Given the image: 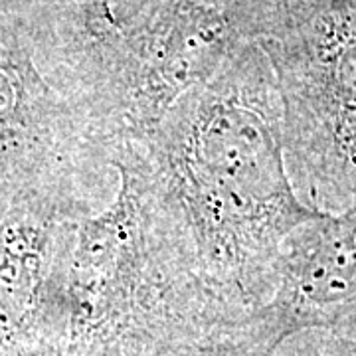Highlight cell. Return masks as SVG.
I'll use <instances>...</instances> for the list:
<instances>
[{"label": "cell", "mask_w": 356, "mask_h": 356, "mask_svg": "<svg viewBox=\"0 0 356 356\" xmlns=\"http://www.w3.org/2000/svg\"><path fill=\"white\" fill-rule=\"evenodd\" d=\"M113 166L140 192L161 238L222 311L266 305L281 245L321 212L299 200L283 147L277 81L259 42L184 91Z\"/></svg>", "instance_id": "cell-1"}, {"label": "cell", "mask_w": 356, "mask_h": 356, "mask_svg": "<svg viewBox=\"0 0 356 356\" xmlns=\"http://www.w3.org/2000/svg\"><path fill=\"white\" fill-rule=\"evenodd\" d=\"M56 88L113 143L137 140L257 36L255 0H28Z\"/></svg>", "instance_id": "cell-2"}, {"label": "cell", "mask_w": 356, "mask_h": 356, "mask_svg": "<svg viewBox=\"0 0 356 356\" xmlns=\"http://www.w3.org/2000/svg\"><path fill=\"white\" fill-rule=\"evenodd\" d=\"M273 67L299 200L321 214L356 202V2L295 0L259 42Z\"/></svg>", "instance_id": "cell-3"}, {"label": "cell", "mask_w": 356, "mask_h": 356, "mask_svg": "<svg viewBox=\"0 0 356 356\" xmlns=\"http://www.w3.org/2000/svg\"><path fill=\"white\" fill-rule=\"evenodd\" d=\"M115 151L48 76L28 0H0V222L34 200L102 212L119 188Z\"/></svg>", "instance_id": "cell-4"}, {"label": "cell", "mask_w": 356, "mask_h": 356, "mask_svg": "<svg viewBox=\"0 0 356 356\" xmlns=\"http://www.w3.org/2000/svg\"><path fill=\"white\" fill-rule=\"evenodd\" d=\"M83 216L18 204L0 222V356H60L67 341L64 267Z\"/></svg>", "instance_id": "cell-5"}, {"label": "cell", "mask_w": 356, "mask_h": 356, "mask_svg": "<svg viewBox=\"0 0 356 356\" xmlns=\"http://www.w3.org/2000/svg\"><path fill=\"white\" fill-rule=\"evenodd\" d=\"M255 323L280 348L295 334L337 332L356 321V202L301 224L281 245L275 285Z\"/></svg>", "instance_id": "cell-6"}, {"label": "cell", "mask_w": 356, "mask_h": 356, "mask_svg": "<svg viewBox=\"0 0 356 356\" xmlns=\"http://www.w3.org/2000/svg\"><path fill=\"white\" fill-rule=\"evenodd\" d=\"M329 346L332 356H356V339H344L341 334H332Z\"/></svg>", "instance_id": "cell-7"}, {"label": "cell", "mask_w": 356, "mask_h": 356, "mask_svg": "<svg viewBox=\"0 0 356 356\" xmlns=\"http://www.w3.org/2000/svg\"><path fill=\"white\" fill-rule=\"evenodd\" d=\"M291 356H325L323 355V350L318 348V344L313 341V339H301L297 346H295V350L291 353Z\"/></svg>", "instance_id": "cell-8"}, {"label": "cell", "mask_w": 356, "mask_h": 356, "mask_svg": "<svg viewBox=\"0 0 356 356\" xmlns=\"http://www.w3.org/2000/svg\"><path fill=\"white\" fill-rule=\"evenodd\" d=\"M281 4H291V2H295V0H280Z\"/></svg>", "instance_id": "cell-9"}, {"label": "cell", "mask_w": 356, "mask_h": 356, "mask_svg": "<svg viewBox=\"0 0 356 356\" xmlns=\"http://www.w3.org/2000/svg\"><path fill=\"white\" fill-rule=\"evenodd\" d=\"M355 2H356V0H355Z\"/></svg>", "instance_id": "cell-10"}]
</instances>
